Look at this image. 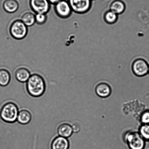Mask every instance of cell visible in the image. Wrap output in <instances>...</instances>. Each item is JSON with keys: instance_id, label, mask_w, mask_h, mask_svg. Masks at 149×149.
<instances>
[{"instance_id": "cell-8", "label": "cell", "mask_w": 149, "mask_h": 149, "mask_svg": "<svg viewBox=\"0 0 149 149\" xmlns=\"http://www.w3.org/2000/svg\"><path fill=\"white\" fill-rule=\"evenodd\" d=\"M149 65L144 60H136L132 65L134 73L138 77H143L148 74Z\"/></svg>"}, {"instance_id": "cell-10", "label": "cell", "mask_w": 149, "mask_h": 149, "mask_svg": "<svg viewBox=\"0 0 149 149\" xmlns=\"http://www.w3.org/2000/svg\"><path fill=\"white\" fill-rule=\"evenodd\" d=\"M96 94L101 97L106 98L110 95L111 92L109 85L106 83H100L96 86L95 88Z\"/></svg>"}, {"instance_id": "cell-23", "label": "cell", "mask_w": 149, "mask_h": 149, "mask_svg": "<svg viewBox=\"0 0 149 149\" xmlns=\"http://www.w3.org/2000/svg\"><path fill=\"white\" fill-rule=\"evenodd\" d=\"M49 3L52 4H56V3L59 2V1H62V0H48Z\"/></svg>"}, {"instance_id": "cell-1", "label": "cell", "mask_w": 149, "mask_h": 149, "mask_svg": "<svg viewBox=\"0 0 149 149\" xmlns=\"http://www.w3.org/2000/svg\"><path fill=\"white\" fill-rule=\"evenodd\" d=\"M27 92L32 97H38L43 95L46 90V83L41 76L32 74L26 82Z\"/></svg>"}, {"instance_id": "cell-14", "label": "cell", "mask_w": 149, "mask_h": 149, "mask_svg": "<svg viewBox=\"0 0 149 149\" xmlns=\"http://www.w3.org/2000/svg\"><path fill=\"white\" fill-rule=\"evenodd\" d=\"M3 7L7 12L13 13L18 10L19 4L17 0H5L3 3Z\"/></svg>"}, {"instance_id": "cell-3", "label": "cell", "mask_w": 149, "mask_h": 149, "mask_svg": "<svg viewBox=\"0 0 149 149\" xmlns=\"http://www.w3.org/2000/svg\"><path fill=\"white\" fill-rule=\"evenodd\" d=\"M125 140L130 149H144L145 148L146 141L139 132L128 133L126 136Z\"/></svg>"}, {"instance_id": "cell-16", "label": "cell", "mask_w": 149, "mask_h": 149, "mask_svg": "<svg viewBox=\"0 0 149 149\" xmlns=\"http://www.w3.org/2000/svg\"><path fill=\"white\" fill-rule=\"evenodd\" d=\"M21 20L27 27L32 26L36 22L35 15L30 12H27L22 16Z\"/></svg>"}, {"instance_id": "cell-4", "label": "cell", "mask_w": 149, "mask_h": 149, "mask_svg": "<svg viewBox=\"0 0 149 149\" xmlns=\"http://www.w3.org/2000/svg\"><path fill=\"white\" fill-rule=\"evenodd\" d=\"M10 34L16 39H22L27 34V27L21 20H15L12 23L10 28Z\"/></svg>"}, {"instance_id": "cell-22", "label": "cell", "mask_w": 149, "mask_h": 149, "mask_svg": "<svg viewBox=\"0 0 149 149\" xmlns=\"http://www.w3.org/2000/svg\"><path fill=\"white\" fill-rule=\"evenodd\" d=\"M72 126L73 132L74 133H77L79 132L80 129V127L79 124L77 123H74L73 124Z\"/></svg>"}, {"instance_id": "cell-17", "label": "cell", "mask_w": 149, "mask_h": 149, "mask_svg": "<svg viewBox=\"0 0 149 149\" xmlns=\"http://www.w3.org/2000/svg\"><path fill=\"white\" fill-rule=\"evenodd\" d=\"M11 80V75L7 70L0 69V85L5 87L9 84Z\"/></svg>"}, {"instance_id": "cell-9", "label": "cell", "mask_w": 149, "mask_h": 149, "mask_svg": "<svg viewBox=\"0 0 149 149\" xmlns=\"http://www.w3.org/2000/svg\"><path fill=\"white\" fill-rule=\"evenodd\" d=\"M70 143L68 139L61 136L55 138L51 144V149H68Z\"/></svg>"}, {"instance_id": "cell-20", "label": "cell", "mask_w": 149, "mask_h": 149, "mask_svg": "<svg viewBox=\"0 0 149 149\" xmlns=\"http://www.w3.org/2000/svg\"><path fill=\"white\" fill-rule=\"evenodd\" d=\"M36 17V22L39 24H43L46 22L47 20L46 14H37L35 15Z\"/></svg>"}, {"instance_id": "cell-25", "label": "cell", "mask_w": 149, "mask_h": 149, "mask_svg": "<svg viewBox=\"0 0 149 149\" xmlns=\"http://www.w3.org/2000/svg\"><path fill=\"white\" fill-rule=\"evenodd\" d=\"M91 1H95V0H91Z\"/></svg>"}, {"instance_id": "cell-7", "label": "cell", "mask_w": 149, "mask_h": 149, "mask_svg": "<svg viewBox=\"0 0 149 149\" xmlns=\"http://www.w3.org/2000/svg\"><path fill=\"white\" fill-rule=\"evenodd\" d=\"M30 5L36 14H46L50 8V3L48 0H30Z\"/></svg>"}, {"instance_id": "cell-19", "label": "cell", "mask_w": 149, "mask_h": 149, "mask_svg": "<svg viewBox=\"0 0 149 149\" xmlns=\"http://www.w3.org/2000/svg\"><path fill=\"white\" fill-rule=\"evenodd\" d=\"M104 19L109 24H113L117 20L118 15L109 10L105 14Z\"/></svg>"}, {"instance_id": "cell-12", "label": "cell", "mask_w": 149, "mask_h": 149, "mask_svg": "<svg viewBox=\"0 0 149 149\" xmlns=\"http://www.w3.org/2000/svg\"><path fill=\"white\" fill-rule=\"evenodd\" d=\"M31 76L29 70L24 68L18 69L15 73L16 79L20 83L27 82Z\"/></svg>"}, {"instance_id": "cell-2", "label": "cell", "mask_w": 149, "mask_h": 149, "mask_svg": "<svg viewBox=\"0 0 149 149\" xmlns=\"http://www.w3.org/2000/svg\"><path fill=\"white\" fill-rule=\"evenodd\" d=\"M18 108L13 102L5 104L0 111V118L7 123H13L17 121L19 113Z\"/></svg>"}, {"instance_id": "cell-13", "label": "cell", "mask_w": 149, "mask_h": 149, "mask_svg": "<svg viewBox=\"0 0 149 149\" xmlns=\"http://www.w3.org/2000/svg\"><path fill=\"white\" fill-rule=\"evenodd\" d=\"M32 115L27 109H22L19 111L17 121L19 123L23 125H27L31 122Z\"/></svg>"}, {"instance_id": "cell-6", "label": "cell", "mask_w": 149, "mask_h": 149, "mask_svg": "<svg viewBox=\"0 0 149 149\" xmlns=\"http://www.w3.org/2000/svg\"><path fill=\"white\" fill-rule=\"evenodd\" d=\"M55 12L59 17L67 18L72 14V10L68 1L62 0L55 4Z\"/></svg>"}, {"instance_id": "cell-18", "label": "cell", "mask_w": 149, "mask_h": 149, "mask_svg": "<svg viewBox=\"0 0 149 149\" xmlns=\"http://www.w3.org/2000/svg\"><path fill=\"white\" fill-rule=\"evenodd\" d=\"M139 133L146 141H149V124L143 125L139 128Z\"/></svg>"}, {"instance_id": "cell-15", "label": "cell", "mask_w": 149, "mask_h": 149, "mask_svg": "<svg viewBox=\"0 0 149 149\" xmlns=\"http://www.w3.org/2000/svg\"><path fill=\"white\" fill-rule=\"evenodd\" d=\"M125 8V3L121 0H113L110 6V10L118 15L123 13Z\"/></svg>"}, {"instance_id": "cell-21", "label": "cell", "mask_w": 149, "mask_h": 149, "mask_svg": "<svg viewBox=\"0 0 149 149\" xmlns=\"http://www.w3.org/2000/svg\"><path fill=\"white\" fill-rule=\"evenodd\" d=\"M141 121L143 125L149 124V110L143 112L141 116Z\"/></svg>"}, {"instance_id": "cell-26", "label": "cell", "mask_w": 149, "mask_h": 149, "mask_svg": "<svg viewBox=\"0 0 149 149\" xmlns=\"http://www.w3.org/2000/svg\"></svg>"}, {"instance_id": "cell-5", "label": "cell", "mask_w": 149, "mask_h": 149, "mask_svg": "<svg viewBox=\"0 0 149 149\" xmlns=\"http://www.w3.org/2000/svg\"><path fill=\"white\" fill-rule=\"evenodd\" d=\"M91 0H68L72 11L77 13L86 12L91 5Z\"/></svg>"}, {"instance_id": "cell-11", "label": "cell", "mask_w": 149, "mask_h": 149, "mask_svg": "<svg viewBox=\"0 0 149 149\" xmlns=\"http://www.w3.org/2000/svg\"><path fill=\"white\" fill-rule=\"evenodd\" d=\"M57 132L59 136L68 138L72 135L73 132L71 125L68 123H64L58 126Z\"/></svg>"}, {"instance_id": "cell-24", "label": "cell", "mask_w": 149, "mask_h": 149, "mask_svg": "<svg viewBox=\"0 0 149 149\" xmlns=\"http://www.w3.org/2000/svg\"><path fill=\"white\" fill-rule=\"evenodd\" d=\"M148 73L149 74V69H148Z\"/></svg>"}]
</instances>
